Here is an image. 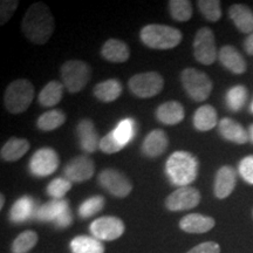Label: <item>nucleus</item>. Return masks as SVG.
Segmentation results:
<instances>
[{
  "label": "nucleus",
  "mask_w": 253,
  "mask_h": 253,
  "mask_svg": "<svg viewBox=\"0 0 253 253\" xmlns=\"http://www.w3.org/2000/svg\"><path fill=\"white\" fill-rule=\"evenodd\" d=\"M55 30V20L45 2L31 5L21 23L24 36L36 45H45L52 38Z\"/></svg>",
  "instance_id": "1"
},
{
  "label": "nucleus",
  "mask_w": 253,
  "mask_h": 253,
  "mask_svg": "<svg viewBox=\"0 0 253 253\" xmlns=\"http://www.w3.org/2000/svg\"><path fill=\"white\" fill-rule=\"evenodd\" d=\"M166 170L173 185L189 186L195 182L198 173V161L194 155L186 151H176L168 158Z\"/></svg>",
  "instance_id": "2"
},
{
  "label": "nucleus",
  "mask_w": 253,
  "mask_h": 253,
  "mask_svg": "<svg viewBox=\"0 0 253 253\" xmlns=\"http://www.w3.org/2000/svg\"><path fill=\"white\" fill-rule=\"evenodd\" d=\"M140 38L145 46L153 49H171L181 43L182 32L168 25L150 24L141 30Z\"/></svg>",
  "instance_id": "3"
},
{
  "label": "nucleus",
  "mask_w": 253,
  "mask_h": 253,
  "mask_svg": "<svg viewBox=\"0 0 253 253\" xmlns=\"http://www.w3.org/2000/svg\"><path fill=\"white\" fill-rule=\"evenodd\" d=\"M34 97V86L27 79H18L8 84L4 95L6 109L11 114L26 112Z\"/></svg>",
  "instance_id": "4"
},
{
  "label": "nucleus",
  "mask_w": 253,
  "mask_h": 253,
  "mask_svg": "<svg viewBox=\"0 0 253 253\" xmlns=\"http://www.w3.org/2000/svg\"><path fill=\"white\" fill-rule=\"evenodd\" d=\"M62 84L69 93H79L84 90L90 81L91 69L87 62L82 60H68L60 69Z\"/></svg>",
  "instance_id": "5"
},
{
  "label": "nucleus",
  "mask_w": 253,
  "mask_h": 253,
  "mask_svg": "<svg viewBox=\"0 0 253 253\" xmlns=\"http://www.w3.org/2000/svg\"><path fill=\"white\" fill-rule=\"evenodd\" d=\"M182 86L190 99L202 102L209 99L212 91L213 84L207 73L196 68H185L181 73Z\"/></svg>",
  "instance_id": "6"
},
{
  "label": "nucleus",
  "mask_w": 253,
  "mask_h": 253,
  "mask_svg": "<svg viewBox=\"0 0 253 253\" xmlns=\"http://www.w3.org/2000/svg\"><path fill=\"white\" fill-rule=\"evenodd\" d=\"M129 89L140 99H150L162 91L164 79L157 72H145L136 74L128 82Z\"/></svg>",
  "instance_id": "7"
},
{
  "label": "nucleus",
  "mask_w": 253,
  "mask_h": 253,
  "mask_svg": "<svg viewBox=\"0 0 253 253\" xmlns=\"http://www.w3.org/2000/svg\"><path fill=\"white\" fill-rule=\"evenodd\" d=\"M36 218L40 221H53L60 229L72 225L73 214L68 202L65 199H53L40 207L36 212Z\"/></svg>",
  "instance_id": "8"
},
{
  "label": "nucleus",
  "mask_w": 253,
  "mask_h": 253,
  "mask_svg": "<svg viewBox=\"0 0 253 253\" xmlns=\"http://www.w3.org/2000/svg\"><path fill=\"white\" fill-rule=\"evenodd\" d=\"M194 56L199 63L210 66L218 58L214 33L211 28L202 27L197 31L194 40Z\"/></svg>",
  "instance_id": "9"
},
{
  "label": "nucleus",
  "mask_w": 253,
  "mask_h": 253,
  "mask_svg": "<svg viewBox=\"0 0 253 253\" xmlns=\"http://www.w3.org/2000/svg\"><path fill=\"white\" fill-rule=\"evenodd\" d=\"M97 182L110 195L119 198H125L130 195L132 184L125 173L116 169H104L100 172Z\"/></svg>",
  "instance_id": "10"
},
{
  "label": "nucleus",
  "mask_w": 253,
  "mask_h": 253,
  "mask_svg": "<svg viewBox=\"0 0 253 253\" xmlns=\"http://www.w3.org/2000/svg\"><path fill=\"white\" fill-rule=\"evenodd\" d=\"M201 202V192L194 186H182L171 192L166 199V207L168 210L185 211L191 210L197 207Z\"/></svg>",
  "instance_id": "11"
},
{
  "label": "nucleus",
  "mask_w": 253,
  "mask_h": 253,
  "mask_svg": "<svg viewBox=\"0 0 253 253\" xmlns=\"http://www.w3.org/2000/svg\"><path fill=\"white\" fill-rule=\"evenodd\" d=\"M125 223L118 217L106 216L95 219L90 224V233L99 240L112 242L120 238L125 232Z\"/></svg>",
  "instance_id": "12"
},
{
  "label": "nucleus",
  "mask_w": 253,
  "mask_h": 253,
  "mask_svg": "<svg viewBox=\"0 0 253 253\" xmlns=\"http://www.w3.org/2000/svg\"><path fill=\"white\" fill-rule=\"evenodd\" d=\"M59 167V156L55 150L50 148H42L34 153L30 161L32 175L46 177L56 171Z\"/></svg>",
  "instance_id": "13"
},
{
  "label": "nucleus",
  "mask_w": 253,
  "mask_h": 253,
  "mask_svg": "<svg viewBox=\"0 0 253 253\" xmlns=\"http://www.w3.org/2000/svg\"><path fill=\"white\" fill-rule=\"evenodd\" d=\"M95 172L94 161L86 155L74 157L65 168L66 178L72 183H84L90 179Z\"/></svg>",
  "instance_id": "14"
},
{
  "label": "nucleus",
  "mask_w": 253,
  "mask_h": 253,
  "mask_svg": "<svg viewBox=\"0 0 253 253\" xmlns=\"http://www.w3.org/2000/svg\"><path fill=\"white\" fill-rule=\"evenodd\" d=\"M77 132L81 149L87 154L95 153L100 148L99 134L93 121L89 119H84L79 122L77 126Z\"/></svg>",
  "instance_id": "15"
},
{
  "label": "nucleus",
  "mask_w": 253,
  "mask_h": 253,
  "mask_svg": "<svg viewBox=\"0 0 253 253\" xmlns=\"http://www.w3.org/2000/svg\"><path fill=\"white\" fill-rule=\"evenodd\" d=\"M237 184V172L232 167L223 166L218 169L214 178L213 192L219 199H225L232 194Z\"/></svg>",
  "instance_id": "16"
},
{
  "label": "nucleus",
  "mask_w": 253,
  "mask_h": 253,
  "mask_svg": "<svg viewBox=\"0 0 253 253\" xmlns=\"http://www.w3.org/2000/svg\"><path fill=\"white\" fill-rule=\"evenodd\" d=\"M218 131L224 140L236 144H245L250 141L249 131L235 120L224 118L218 123Z\"/></svg>",
  "instance_id": "17"
},
{
  "label": "nucleus",
  "mask_w": 253,
  "mask_h": 253,
  "mask_svg": "<svg viewBox=\"0 0 253 253\" xmlns=\"http://www.w3.org/2000/svg\"><path fill=\"white\" fill-rule=\"evenodd\" d=\"M218 59L221 65L225 67L227 71L232 72L233 74H244L248 69L245 59L240 54L239 50L233 46L226 45L221 47L218 52Z\"/></svg>",
  "instance_id": "18"
},
{
  "label": "nucleus",
  "mask_w": 253,
  "mask_h": 253,
  "mask_svg": "<svg viewBox=\"0 0 253 253\" xmlns=\"http://www.w3.org/2000/svg\"><path fill=\"white\" fill-rule=\"evenodd\" d=\"M169 140L167 132L162 129H155L148 134L142 144V151L148 157H158L167 150Z\"/></svg>",
  "instance_id": "19"
},
{
  "label": "nucleus",
  "mask_w": 253,
  "mask_h": 253,
  "mask_svg": "<svg viewBox=\"0 0 253 253\" xmlns=\"http://www.w3.org/2000/svg\"><path fill=\"white\" fill-rule=\"evenodd\" d=\"M216 220L212 217L203 216L201 213H190L179 221V227L186 233H205L212 230Z\"/></svg>",
  "instance_id": "20"
},
{
  "label": "nucleus",
  "mask_w": 253,
  "mask_h": 253,
  "mask_svg": "<svg viewBox=\"0 0 253 253\" xmlns=\"http://www.w3.org/2000/svg\"><path fill=\"white\" fill-rule=\"evenodd\" d=\"M184 108L178 101H168L158 106L156 118L166 126H176L184 120Z\"/></svg>",
  "instance_id": "21"
},
{
  "label": "nucleus",
  "mask_w": 253,
  "mask_h": 253,
  "mask_svg": "<svg viewBox=\"0 0 253 253\" xmlns=\"http://www.w3.org/2000/svg\"><path fill=\"white\" fill-rule=\"evenodd\" d=\"M101 54L107 61L114 63H122L128 61L130 56V49L128 45L119 39H109L103 43Z\"/></svg>",
  "instance_id": "22"
},
{
  "label": "nucleus",
  "mask_w": 253,
  "mask_h": 253,
  "mask_svg": "<svg viewBox=\"0 0 253 253\" xmlns=\"http://www.w3.org/2000/svg\"><path fill=\"white\" fill-rule=\"evenodd\" d=\"M229 17L235 26L245 34L253 33V12L246 5L235 4L229 8Z\"/></svg>",
  "instance_id": "23"
},
{
  "label": "nucleus",
  "mask_w": 253,
  "mask_h": 253,
  "mask_svg": "<svg viewBox=\"0 0 253 253\" xmlns=\"http://www.w3.org/2000/svg\"><path fill=\"white\" fill-rule=\"evenodd\" d=\"M30 148V142L25 140V138L11 137L1 147L0 156L6 162H15V161L20 160L24 155H26Z\"/></svg>",
  "instance_id": "24"
},
{
  "label": "nucleus",
  "mask_w": 253,
  "mask_h": 253,
  "mask_svg": "<svg viewBox=\"0 0 253 253\" xmlns=\"http://www.w3.org/2000/svg\"><path fill=\"white\" fill-rule=\"evenodd\" d=\"M93 93L97 100L102 102H114L118 100L122 94V84L116 79L102 81L94 87Z\"/></svg>",
  "instance_id": "25"
},
{
  "label": "nucleus",
  "mask_w": 253,
  "mask_h": 253,
  "mask_svg": "<svg viewBox=\"0 0 253 253\" xmlns=\"http://www.w3.org/2000/svg\"><path fill=\"white\" fill-rule=\"evenodd\" d=\"M218 123V116L214 107L204 104L196 110L194 115V126L199 131H209Z\"/></svg>",
  "instance_id": "26"
},
{
  "label": "nucleus",
  "mask_w": 253,
  "mask_h": 253,
  "mask_svg": "<svg viewBox=\"0 0 253 253\" xmlns=\"http://www.w3.org/2000/svg\"><path fill=\"white\" fill-rule=\"evenodd\" d=\"M34 211H36L34 201L31 197L25 196L12 205L11 211H9V218L13 223H23L34 216Z\"/></svg>",
  "instance_id": "27"
},
{
  "label": "nucleus",
  "mask_w": 253,
  "mask_h": 253,
  "mask_svg": "<svg viewBox=\"0 0 253 253\" xmlns=\"http://www.w3.org/2000/svg\"><path fill=\"white\" fill-rule=\"evenodd\" d=\"M63 84L59 81H50L42 88L40 91L39 103L42 107H54L58 104L62 99L63 95Z\"/></svg>",
  "instance_id": "28"
},
{
  "label": "nucleus",
  "mask_w": 253,
  "mask_h": 253,
  "mask_svg": "<svg viewBox=\"0 0 253 253\" xmlns=\"http://www.w3.org/2000/svg\"><path fill=\"white\" fill-rule=\"evenodd\" d=\"M73 253H104V246L95 237L79 236L71 242Z\"/></svg>",
  "instance_id": "29"
},
{
  "label": "nucleus",
  "mask_w": 253,
  "mask_h": 253,
  "mask_svg": "<svg viewBox=\"0 0 253 253\" xmlns=\"http://www.w3.org/2000/svg\"><path fill=\"white\" fill-rule=\"evenodd\" d=\"M66 122L65 113L59 109H52L49 112L43 113L38 119L37 126L42 131H52L61 126Z\"/></svg>",
  "instance_id": "30"
},
{
  "label": "nucleus",
  "mask_w": 253,
  "mask_h": 253,
  "mask_svg": "<svg viewBox=\"0 0 253 253\" xmlns=\"http://www.w3.org/2000/svg\"><path fill=\"white\" fill-rule=\"evenodd\" d=\"M169 11L177 21H189L192 17V5L189 0H170Z\"/></svg>",
  "instance_id": "31"
},
{
  "label": "nucleus",
  "mask_w": 253,
  "mask_h": 253,
  "mask_svg": "<svg viewBox=\"0 0 253 253\" xmlns=\"http://www.w3.org/2000/svg\"><path fill=\"white\" fill-rule=\"evenodd\" d=\"M38 243V235L34 231L27 230L20 233L12 243V253H27Z\"/></svg>",
  "instance_id": "32"
},
{
  "label": "nucleus",
  "mask_w": 253,
  "mask_h": 253,
  "mask_svg": "<svg viewBox=\"0 0 253 253\" xmlns=\"http://www.w3.org/2000/svg\"><path fill=\"white\" fill-rule=\"evenodd\" d=\"M248 99V89L244 86L232 87L226 94L227 106L233 112H239Z\"/></svg>",
  "instance_id": "33"
},
{
  "label": "nucleus",
  "mask_w": 253,
  "mask_h": 253,
  "mask_svg": "<svg viewBox=\"0 0 253 253\" xmlns=\"http://www.w3.org/2000/svg\"><path fill=\"white\" fill-rule=\"evenodd\" d=\"M197 5L203 17L211 23H216L221 18L219 0H199Z\"/></svg>",
  "instance_id": "34"
},
{
  "label": "nucleus",
  "mask_w": 253,
  "mask_h": 253,
  "mask_svg": "<svg viewBox=\"0 0 253 253\" xmlns=\"http://www.w3.org/2000/svg\"><path fill=\"white\" fill-rule=\"evenodd\" d=\"M104 198L102 196H93V197L86 199V201L79 207V216L84 219L89 218L94 214L99 213L104 208Z\"/></svg>",
  "instance_id": "35"
},
{
  "label": "nucleus",
  "mask_w": 253,
  "mask_h": 253,
  "mask_svg": "<svg viewBox=\"0 0 253 253\" xmlns=\"http://www.w3.org/2000/svg\"><path fill=\"white\" fill-rule=\"evenodd\" d=\"M114 135L122 145H126L130 142L135 132V121L131 119H125L119 123L114 129Z\"/></svg>",
  "instance_id": "36"
},
{
  "label": "nucleus",
  "mask_w": 253,
  "mask_h": 253,
  "mask_svg": "<svg viewBox=\"0 0 253 253\" xmlns=\"http://www.w3.org/2000/svg\"><path fill=\"white\" fill-rule=\"evenodd\" d=\"M72 182L67 178H59L53 179L47 186V194L53 199H62L69 190L72 189Z\"/></svg>",
  "instance_id": "37"
},
{
  "label": "nucleus",
  "mask_w": 253,
  "mask_h": 253,
  "mask_svg": "<svg viewBox=\"0 0 253 253\" xmlns=\"http://www.w3.org/2000/svg\"><path fill=\"white\" fill-rule=\"evenodd\" d=\"M123 148H125V145H122L118 140H116L113 130L101 138L100 150L104 154H108V155L115 154L118 153V151L122 150Z\"/></svg>",
  "instance_id": "38"
},
{
  "label": "nucleus",
  "mask_w": 253,
  "mask_h": 253,
  "mask_svg": "<svg viewBox=\"0 0 253 253\" xmlns=\"http://www.w3.org/2000/svg\"><path fill=\"white\" fill-rule=\"evenodd\" d=\"M18 5V0H2L0 2V25H5L12 18Z\"/></svg>",
  "instance_id": "39"
},
{
  "label": "nucleus",
  "mask_w": 253,
  "mask_h": 253,
  "mask_svg": "<svg viewBox=\"0 0 253 253\" xmlns=\"http://www.w3.org/2000/svg\"><path fill=\"white\" fill-rule=\"evenodd\" d=\"M239 173L245 182L253 184V155L243 158L238 166Z\"/></svg>",
  "instance_id": "40"
},
{
  "label": "nucleus",
  "mask_w": 253,
  "mask_h": 253,
  "mask_svg": "<svg viewBox=\"0 0 253 253\" xmlns=\"http://www.w3.org/2000/svg\"><path fill=\"white\" fill-rule=\"evenodd\" d=\"M186 253H220V246L216 242L202 243Z\"/></svg>",
  "instance_id": "41"
},
{
  "label": "nucleus",
  "mask_w": 253,
  "mask_h": 253,
  "mask_svg": "<svg viewBox=\"0 0 253 253\" xmlns=\"http://www.w3.org/2000/svg\"><path fill=\"white\" fill-rule=\"evenodd\" d=\"M244 48L249 55H253V33L246 38L244 41Z\"/></svg>",
  "instance_id": "42"
},
{
  "label": "nucleus",
  "mask_w": 253,
  "mask_h": 253,
  "mask_svg": "<svg viewBox=\"0 0 253 253\" xmlns=\"http://www.w3.org/2000/svg\"><path fill=\"white\" fill-rule=\"evenodd\" d=\"M249 136H250V141L253 143V125L250 126L249 128Z\"/></svg>",
  "instance_id": "43"
},
{
  "label": "nucleus",
  "mask_w": 253,
  "mask_h": 253,
  "mask_svg": "<svg viewBox=\"0 0 253 253\" xmlns=\"http://www.w3.org/2000/svg\"><path fill=\"white\" fill-rule=\"evenodd\" d=\"M0 198H1V202H0V209L4 208V204H5V196L4 195H0Z\"/></svg>",
  "instance_id": "44"
},
{
  "label": "nucleus",
  "mask_w": 253,
  "mask_h": 253,
  "mask_svg": "<svg viewBox=\"0 0 253 253\" xmlns=\"http://www.w3.org/2000/svg\"><path fill=\"white\" fill-rule=\"evenodd\" d=\"M252 112H253V104H252Z\"/></svg>",
  "instance_id": "45"
},
{
  "label": "nucleus",
  "mask_w": 253,
  "mask_h": 253,
  "mask_svg": "<svg viewBox=\"0 0 253 253\" xmlns=\"http://www.w3.org/2000/svg\"><path fill=\"white\" fill-rule=\"evenodd\" d=\"M252 216H253V211H252Z\"/></svg>",
  "instance_id": "46"
}]
</instances>
